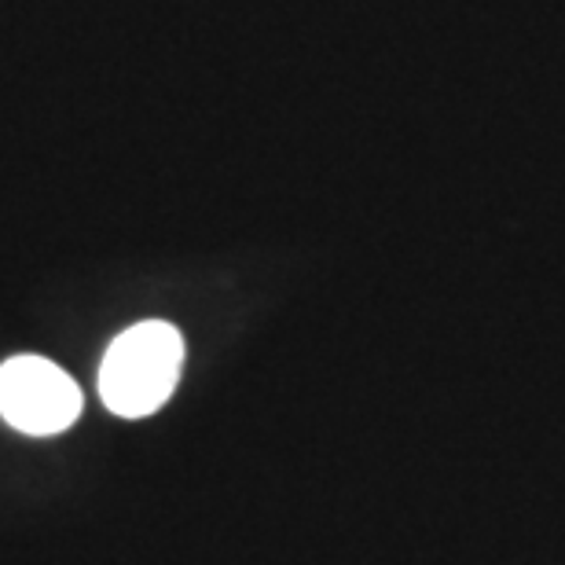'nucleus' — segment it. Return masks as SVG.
Masks as SVG:
<instances>
[{"label":"nucleus","instance_id":"nucleus-1","mask_svg":"<svg viewBox=\"0 0 565 565\" xmlns=\"http://www.w3.org/2000/svg\"><path fill=\"white\" fill-rule=\"evenodd\" d=\"M184 371V338L173 323L143 320L110 342L99 367V397L121 419H147L173 397Z\"/></svg>","mask_w":565,"mask_h":565},{"label":"nucleus","instance_id":"nucleus-2","mask_svg":"<svg viewBox=\"0 0 565 565\" xmlns=\"http://www.w3.org/2000/svg\"><path fill=\"white\" fill-rule=\"evenodd\" d=\"M82 415V390L44 356H11L0 367V419L30 437L71 429Z\"/></svg>","mask_w":565,"mask_h":565}]
</instances>
